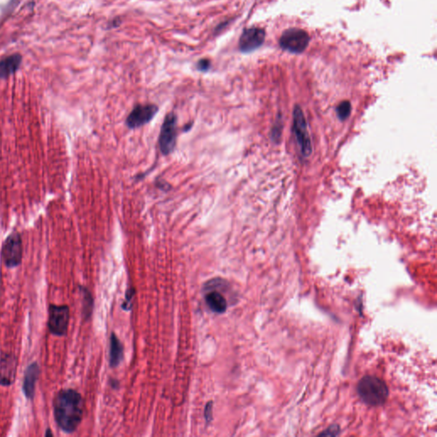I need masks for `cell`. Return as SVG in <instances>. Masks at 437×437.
<instances>
[{"label": "cell", "instance_id": "obj_1", "mask_svg": "<svg viewBox=\"0 0 437 437\" xmlns=\"http://www.w3.org/2000/svg\"><path fill=\"white\" fill-rule=\"evenodd\" d=\"M54 416L62 431L72 433L77 430L82 420V397L73 389H63L56 394L53 402Z\"/></svg>", "mask_w": 437, "mask_h": 437}, {"label": "cell", "instance_id": "obj_2", "mask_svg": "<svg viewBox=\"0 0 437 437\" xmlns=\"http://www.w3.org/2000/svg\"><path fill=\"white\" fill-rule=\"evenodd\" d=\"M357 392L363 402L372 407L381 406L388 397L387 384L371 375L361 378L357 385Z\"/></svg>", "mask_w": 437, "mask_h": 437}, {"label": "cell", "instance_id": "obj_3", "mask_svg": "<svg viewBox=\"0 0 437 437\" xmlns=\"http://www.w3.org/2000/svg\"><path fill=\"white\" fill-rule=\"evenodd\" d=\"M293 131L301 155L308 157L311 155V139L308 134L307 122L301 107L296 105L293 109Z\"/></svg>", "mask_w": 437, "mask_h": 437}, {"label": "cell", "instance_id": "obj_4", "mask_svg": "<svg viewBox=\"0 0 437 437\" xmlns=\"http://www.w3.org/2000/svg\"><path fill=\"white\" fill-rule=\"evenodd\" d=\"M23 251L22 237L18 232H12L7 237L2 246L1 257L3 263L8 267H15L20 265L23 259Z\"/></svg>", "mask_w": 437, "mask_h": 437}, {"label": "cell", "instance_id": "obj_5", "mask_svg": "<svg viewBox=\"0 0 437 437\" xmlns=\"http://www.w3.org/2000/svg\"><path fill=\"white\" fill-rule=\"evenodd\" d=\"M310 41V37L305 30L290 28L282 33L279 39V46L283 50L291 53H301L306 50Z\"/></svg>", "mask_w": 437, "mask_h": 437}, {"label": "cell", "instance_id": "obj_6", "mask_svg": "<svg viewBox=\"0 0 437 437\" xmlns=\"http://www.w3.org/2000/svg\"><path fill=\"white\" fill-rule=\"evenodd\" d=\"M177 139V118L174 113L167 115L161 128L159 146L164 155H169L174 149Z\"/></svg>", "mask_w": 437, "mask_h": 437}, {"label": "cell", "instance_id": "obj_7", "mask_svg": "<svg viewBox=\"0 0 437 437\" xmlns=\"http://www.w3.org/2000/svg\"><path fill=\"white\" fill-rule=\"evenodd\" d=\"M70 322V308L68 306L50 305L49 308L48 327L56 336L67 334Z\"/></svg>", "mask_w": 437, "mask_h": 437}, {"label": "cell", "instance_id": "obj_8", "mask_svg": "<svg viewBox=\"0 0 437 437\" xmlns=\"http://www.w3.org/2000/svg\"><path fill=\"white\" fill-rule=\"evenodd\" d=\"M157 111L158 108L154 104L137 105L127 117L126 125L132 129L144 126L153 119Z\"/></svg>", "mask_w": 437, "mask_h": 437}, {"label": "cell", "instance_id": "obj_9", "mask_svg": "<svg viewBox=\"0 0 437 437\" xmlns=\"http://www.w3.org/2000/svg\"><path fill=\"white\" fill-rule=\"evenodd\" d=\"M265 31L260 27H249L243 31L239 40L243 52H250L262 46L265 40Z\"/></svg>", "mask_w": 437, "mask_h": 437}, {"label": "cell", "instance_id": "obj_10", "mask_svg": "<svg viewBox=\"0 0 437 437\" xmlns=\"http://www.w3.org/2000/svg\"><path fill=\"white\" fill-rule=\"evenodd\" d=\"M17 359L13 355H4L0 357V385L10 386L16 380Z\"/></svg>", "mask_w": 437, "mask_h": 437}, {"label": "cell", "instance_id": "obj_11", "mask_svg": "<svg viewBox=\"0 0 437 437\" xmlns=\"http://www.w3.org/2000/svg\"><path fill=\"white\" fill-rule=\"evenodd\" d=\"M40 374V366L35 362L30 364L25 371L23 390L27 399H33L34 396L35 386Z\"/></svg>", "mask_w": 437, "mask_h": 437}, {"label": "cell", "instance_id": "obj_12", "mask_svg": "<svg viewBox=\"0 0 437 437\" xmlns=\"http://www.w3.org/2000/svg\"><path fill=\"white\" fill-rule=\"evenodd\" d=\"M22 56L18 54L6 56L0 61V79L7 78L16 73L20 67Z\"/></svg>", "mask_w": 437, "mask_h": 437}, {"label": "cell", "instance_id": "obj_13", "mask_svg": "<svg viewBox=\"0 0 437 437\" xmlns=\"http://www.w3.org/2000/svg\"><path fill=\"white\" fill-rule=\"evenodd\" d=\"M205 301L209 308L216 314H224L227 309V301L225 296L218 291H211L205 296Z\"/></svg>", "mask_w": 437, "mask_h": 437}, {"label": "cell", "instance_id": "obj_14", "mask_svg": "<svg viewBox=\"0 0 437 437\" xmlns=\"http://www.w3.org/2000/svg\"><path fill=\"white\" fill-rule=\"evenodd\" d=\"M123 359V346L115 333L110 338V352L109 363L111 367H117Z\"/></svg>", "mask_w": 437, "mask_h": 437}, {"label": "cell", "instance_id": "obj_15", "mask_svg": "<svg viewBox=\"0 0 437 437\" xmlns=\"http://www.w3.org/2000/svg\"><path fill=\"white\" fill-rule=\"evenodd\" d=\"M83 290V301H84V305H83V314L86 317H89L92 311H93V297L90 294V292L87 291L86 289H82Z\"/></svg>", "mask_w": 437, "mask_h": 437}, {"label": "cell", "instance_id": "obj_16", "mask_svg": "<svg viewBox=\"0 0 437 437\" xmlns=\"http://www.w3.org/2000/svg\"><path fill=\"white\" fill-rule=\"evenodd\" d=\"M351 112V104L348 101H343L338 105L337 109L338 117L341 121L347 119Z\"/></svg>", "mask_w": 437, "mask_h": 437}, {"label": "cell", "instance_id": "obj_17", "mask_svg": "<svg viewBox=\"0 0 437 437\" xmlns=\"http://www.w3.org/2000/svg\"><path fill=\"white\" fill-rule=\"evenodd\" d=\"M134 296V289H129L126 293V300L122 304V308L125 310H129L133 305V298Z\"/></svg>", "mask_w": 437, "mask_h": 437}, {"label": "cell", "instance_id": "obj_18", "mask_svg": "<svg viewBox=\"0 0 437 437\" xmlns=\"http://www.w3.org/2000/svg\"><path fill=\"white\" fill-rule=\"evenodd\" d=\"M204 417L207 424H209L213 420V402L209 401L206 405L204 409Z\"/></svg>", "mask_w": 437, "mask_h": 437}, {"label": "cell", "instance_id": "obj_19", "mask_svg": "<svg viewBox=\"0 0 437 437\" xmlns=\"http://www.w3.org/2000/svg\"><path fill=\"white\" fill-rule=\"evenodd\" d=\"M340 431V428L338 425H332L328 430L323 432L320 436H337Z\"/></svg>", "mask_w": 437, "mask_h": 437}, {"label": "cell", "instance_id": "obj_20", "mask_svg": "<svg viewBox=\"0 0 437 437\" xmlns=\"http://www.w3.org/2000/svg\"><path fill=\"white\" fill-rule=\"evenodd\" d=\"M210 68V61L208 59H202L197 63V69L201 71H207Z\"/></svg>", "mask_w": 437, "mask_h": 437}, {"label": "cell", "instance_id": "obj_21", "mask_svg": "<svg viewBox=\"0 0 437 437\" xmlns=\"http://www.w3.org/2000/svg\"><path fill=\"white\" fill-rule=\"evenodd\" d=\"M48 435H49V436H52V434H51V433H50V431H47V434H46V436H48Z\"/></svg>", "mask_w": 437, "mask_h": 437}]
</instances>
